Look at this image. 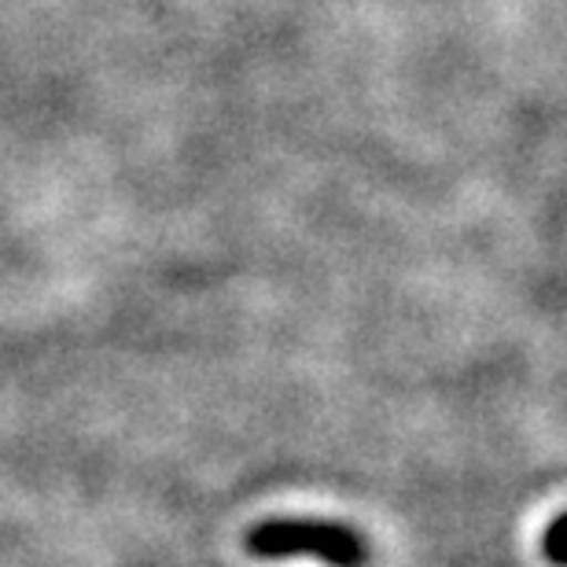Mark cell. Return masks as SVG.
<instances>
[{
	"label": "cell",
	"instance_id": "cell-1",
	"mask_svg": "<svg viewBox=\"0 0 567 567\" xmlns=\"http://www.w3.org/2000/svg\"><path fill=\"white\" fill-rule=\"evenodd\" d=\"M258 560L317 557L324 567H369V542L332 519H266L247 535Z\"/></svg>",
	"mask_w": 567,
	"mask_h": 567
},
{
	"label": "cell",
	"instance_id": "cell-2",
	"mask_svg": "<svg viewBox=\"0 0 567 567\" xmlns=\"http://www.w3.org/2000/svg\"><path fill=\"white\" fill-rule=\"evenodd\" d=\"M542 549H546V557L557 564V567H567V513L557 516L553 524L546 527V538H542Z\"/></svg>",
	"mask_w": 567,
	"mask_h": 567
}]
</instances>
